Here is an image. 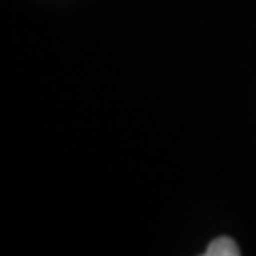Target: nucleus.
Wrapping results in <instances>:
<instances>
[{"label": "nucleus", "instance_id": "obj_1", "mask_svg": "<svg viewBox=\"0 0 256 256\" xmlns=\"http://www.w3.org/2000/svg\"><path fill=\"white\" fill-rule=\"evenodd\" d=\"M205 256H239V247L234 239L220 236L214 241H210V245L205 250Z\"/></svg>", "mask_w": 256, "mask_h": 256}]
</instances>
